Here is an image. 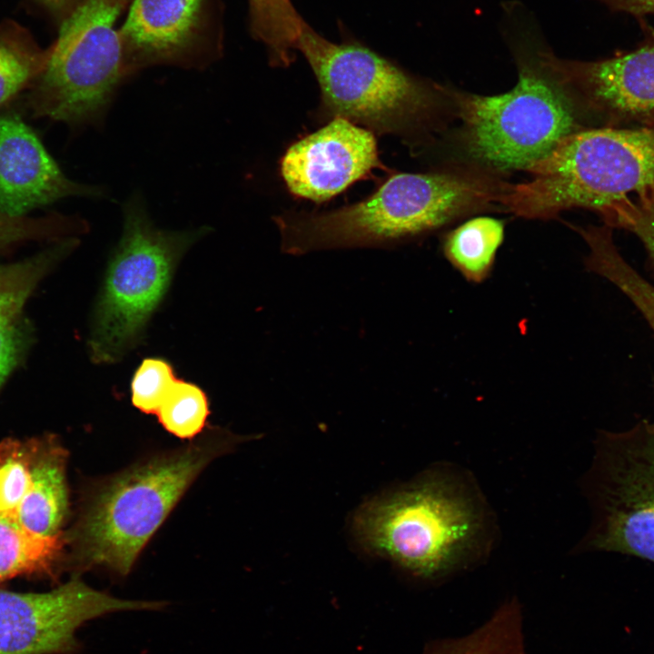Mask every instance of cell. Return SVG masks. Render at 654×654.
I'll return each mask as SVG.
<instances>
[{
	"mask_svg": "<svg viewBox=\"0 0 654 654\" xmlns=\"http://www.w3.org/2000/svg\"><path fill=\"white\" fill-rule=\"evenodd\" d=\"M504 10V36L518 65L515 86L496 95L441 87L461 120L466 155L486 172L526 170L563 137L586 128L534 18L516 2Z\"/></svg>",
	"mask_w": 654,
	"mask_h": 654,
	"instance_id": "obj_1",
	"label": "cell"
},
{
	"mask_svg": "<svg viewBox=\"0 0 654 654\" xmlns=\"http://www.w3.org/2000/svg\"><path fill=\"white\" fill-rule=\"evenodd\" d=\"M253 437L209 428L185 447L110 476L85 494L65 539V563L81 570L101 567L126 576L152 536L215 458Z\"/></svg>",
	"mask_w": 654,
	"mask_h": 654,
	"instance_id": "obj_2",
	"label": "cell"
},
{
	"mask_svg": "<svg viewBox=\"0 0 654 654\" xmlns=\"http://www.w3.org/2000/svg\"><path fill=\"white\" fill-rule=\"evenodd\" d=\"M507 184L485 171L399 173L360 202L328 212L284 213L274 221L287 254L384 247L499 203Z\"/></svg>",
	"mask_w": 654,
	"mask_h": 654,
	"instance_id": "obj_3",
	"label": "cell"
},
{
	"mask_svg": "<svg viewBox=\"0 0 654 654\" xmlns=\"http://www.w3.org/2000/svg\"><path fill=\"white\" fill-rule=\"evenodd\" d=\"M509 183L500 199L527 219H554L584 208L599 215L618 203L654 193V124L583 128L563 137Z\"/></svg>",
	"mask_w": 654,
	"mask_h": 654,
	"instance_id": "obj_4",
	"label": "cell"
},
{
	"mask_svg": "<svg viewBox=\"0 0 654 654\" xmlns=\"http://www.w3.org/2000/svg\"><path fill=\"white\" fill-rule=\"evenodd\" d=\"M352 530L368 552L433 579L467 560L477 546L481 518L457 481L432 474L364 502Z\"/></svg>",
	"mask_w": 654,
	"mask_h": 654,
	"instance_id": "obj_5",
	"label": "cell"
},
{
	"mask_svg": "<svg viewBox=\"0 0 654 654\" xmlns=\"http://www.w3.org/2000/svg\"><path fill=\"white\" fill-rule=\"evenodd\" d=\"M123 215V233L108 263L88 341L90 356L99 364L120 361L140 342L183 256L211 232L209 226L156 227L140 192L124 203Z\"/></svg>",
	"mask_w": 654,
	"mask_h": 654,
	"instance_id": "obj_6",
	"label": "cell"
},
{
	"mask_svg": "<svg viewBox=\"0 0 654 654\" xmlns=\"http://www.w3.org/2000/svg\"><path fill=\"white\" fill-rule=\"evenodd\" d=\"M320 88L318 116L347 119L374 134L409 136L436 108L430 85L358 41L332 42L303 21L297 39Z\"/></svg>",
	"mask_w": 654,
	"mask_h": 654,
	"instance_id": "obj_7",
	"label": "cell"
},
{
	"mask_svg": "<svg viewBox=\"0 0 654 654\" xmlns=\"http://www.w3.org/2000/svg\"><path fill=\"white\" fill-rule=\"evenodd\" d=\"M127 0H82L63 19L35 80L37 115L72 125L101 126L129 76L115 22Z\"/></svg>",
	"mask_w": 654,
	"mask_h": 654,
	"instance_id": "obj_8",
	"label": "cell"
},
{
	"mask_svg": "<svg viewBox=\"0 0 654 654\" xmlns=\"http://www.w3.org/2000/svg\"><path fill=\"white\" fill-rule=\"evenodd\" d=\"M586 481L593 510L584 550L654 563V421L601 431Z\"/></svg>",
	"mask_w": 654,
	"mask_h": 654,
	"instance_id": "obj_9",
	"label": "cell"
},
{
	"mask_svg": "<svg viewBox=\"0 0 654 654\" xmlns=\"http://www.w3.org/2000/svg\"><path fill=\"white\" fill-rule=\"evenodd\" d=\"M164 601L122 600L74 575L42 593L0 590V654H76V630L86 621L122 610H158Z\"/></svg>",
	"mask_w": 654,
	"mask_h": 654,
	"instance_id": "obj_10",
	"label": "cell"
},
{
	"mask_svg": "<svg viewBox=\"0 0 654 654\" xmlns=\"http://www.w3.org/2000/svg\"><path fill=\"white\" fill-rule=\"evenodd\" d=\"M644 38L633 49L596 61L555 56V66L580 109L600 116L605 126L654 124V28L643 24Z\"/></svg>",
	"mask_w": 654,
	"mask_h": 654,
	"instance_id": "obj_11",
	"label": "cell"
},
{
	"mask_svg": "<svg viewBox=\"0 0 654 654\" xmlns=\"http://www.w3.org/2000/svg\"><path fill=\"white\" fill-rule=\"evenodd\" d=\"M386 169L373 132L335 117L292 144L280 163L282 180L293 195L322 203Z\"/></svg>",
	"mask_w": 654,
	"mask_h": 654,
	"instance_id": "obj_12",
	"label": "cell"
},
{
	"mask_svg": "<svg viewBox=\"0 0 654 654\" xmlns=\"http://www.w3.org/2000/svg\"><path fill=\"white\" fill-rule=\"evenodd\" d=\"M207 0H134L118 29L130 75L156 64L202 66Z\"/></svg>",
	"mask_w": 654,
	"mask_h": 654,
	"instance_id": "obj_13",
	"label": "cell"
},
{
	"mask_svg": "<svg viewBox=\"0 0 654 654\" xmlns=\"http://www.w3.org/2000/svg\"><path fill=\"white\" fill-rule=\"evenodd\" d=\"M100 198L105 189L69 180L21 119L0 116V212L24 216L67 196Z\"/></svg>",
	"mask_w": 654,
	"mask_h": 654,
	"instance_id": "obj_14",
	"label": "cell"
},
{
	"mask_svg": "<svg viewBox=\"0 0 654 654\" xmlns=\"http://www.w3.org/2000/svg\"><path fill=\"white\" fill-rule=\"evenodd\" d=\"M31 481L16 520L27 530L44 537L62 534L68 513L67 451L55 436L29 440Z\"/></svg>",
	"mask_w": 654,
	"mask_h": 654,
	"instance_id": "obj_15",
	"label": "cell"
},
{
	"mask_svg": "<svg viewBox=\"0 0 654 654\" xmlns=\"http://www.w3.org/2000/svg\"><path fill=\"white\" fill-rule=\"evenodd\" d=\"M64 532L40 536L16 519L0 515V584L25 575L53 577L64 565Z\"/></svg>",
	"mask_w": 654,
	"mask_h": 654,
	"instance_id": "obj_16",
	"label": "cell"
},
{
	"mask_svg": "<svg viewBox=\"0 0 654 654\" xmlns=\"http://www.w3.org/2000/svg\"><path fill=\"white\" fill-rule=\"evenodd\" d=\"M422 654H527L520 602L507 600L467 635L428 642Z\"/></svg>",
	"mask_w": 654,
	"mask_h": 654,
	"instance_id": "obj_17",
	"label": "cell"
},
{
	"mask_svg": "<svg viewBox=\"0 0 654 654\" xmlns=\"http://www.w3.org/2000/svg\"><path fill=\"white\" fill-rule=\"evenodd\" d=\"M589 247L586 268L615 285L639 310L654 331V286L621 255L613 240V231L593 227L583 236Z\"/></svg>",
	"mask_w": 654,
	"mask_h": 654,
	"instance_id": "obj_18",
	"label": "cell"
},
{
	"mask_svg": "<svg viewBox=\"0 0 654 654\" xmlns=\"http://www.w3.org/2000/svg\"><path fill=\"white\" fill-rule=\"evenodd\" d=\"M503 221L480 216L450 231L443 239V254L469 282L480 283L490 274L504 239Z\"/></svg>",
	"mask_w": 654,
	"mask_h": 654,
	"instance_id": "obj_19",
	"label": "cell"
},
{
	"mask_svg": "<svg viewBox=\"0 0 654 654\" xmlns=\"http://www.w3.org/2000/svg\"><path fill=\"white\" fill-rule=\"evenodd\" d=\"M248 4L252 34L265 45L270 64L290 65L303 22L291 0H248Z\"/></svg>",
	"mask_w": 654,
	"mask_h": 654,
	"instance_id": "obj_20",
	"label": "cell"
},
{
	"mask_svg": "<svg viewBox=\"0 0 654 654\" xmlns=\"http://www.w3.org/2000/svg\"><path fill=\"white\" fill-rule=\"evenodd\" d=\"M46 62L29 32L13 21L0 24V105L35 81Z\"/></svg>",
	"mask_w": 654,
	"mask_h": 654,
	"instance_id": "obj_21",
	"label": "cell"
},
{
	"mask_svg": "<svg viewBox=\"0 0 654 654\" xmlns=\"http://www.w3.org/2000/svg\"><path fill=\"white\" fill-rule=\"evenodd\" d=\"M69 238L28 260L0 265V318L18 317L26 300L48 270L77 244Z\"/></svg>",
	"mask_w": 654,
	"mask_h": 654,
	"instance_id": "obj_22",
	"label": "cell"
},
{
	"mask_svg": "<svg viewBox=\"0 0 654 654\" xmlns=\"http://www.w3.org/2000/svg\"><path fill=\"white\" fill-rule=\"evenodd\" d=\"M155 415L169 433L192 440L203 431L210 415L208 397L197 384L178 379Z\"/></svg>",
	"mask_w": 654,
	"mask_h": 654,
	"instance_id": "obj_23",
	"label": "cell"
},
{
	"mask_svg": "<svg viewBox=\"0 0 654 654\" xmlns=\"http://www.w3.org/2000/svg\"><path fill=\"white\" fill-rule=\"evenodd\" d=\"M31 481L29 440L0 442V515L16 519Z\"/></svg>",
	"mask_w": 654,
	"mask_h": 654,
	"instance_id": "obj_24",
	"label": "cell"
},
{
	"mask_svg": "<svg viewBox=\"0 0 654 654\" xmlns=\"http://www.w3.org/2000/svg\"><path fill=\"white\" fill-rule=\"evenodd\" d=\"M178 380L173 366L162 357L144 358L133 374L131 401L145 414H156Z\"/></svg>",
	"mask_w": 654,
	"mask_h": 654,
	"instance_id": "obj_25",
	"label": "cell"
},
{
	"mask_svg": "<svg viewBox=\"0 0 654 654\" xmlns=\"http://www.w3.org/2000/svg\"><path fill=\"white\" fill-rule=\"evenodd\" d=\"M87 229L86 222L80 218L56 215L34 219L11 216L0 212V248L25 240L84 233Z\"/></svg>",
	"mask_w": 654,
	"mask_h": 654,
	"instance_id": "obj_26",
	"label": "cell"
},
{
	"mask_svg": "<svg viewBox=\"0 0 654 654\" xmlns=\"http://www.w3.org/2000/svg\"><path fill=\"white\" fill-rule=\"evenodd\" d=\"M600 216L612 229L620 228L636 235L654 269V193L621 201Z\"/></svg>",
	"mask_w": 654,
	"mask_h": 654,
	"instance_id": "obj_27",
	"label": "cell"
},
{
	"mask_svg": "<svg viewBox=\"0 0 654 654\" xmlns=\"http://www.w3.org/2000/svg\"><path fill=\"white\" fill-rule=\"evenodd\" d=\"M17 317L0 318V386L15 366L22 349Z\"/></svg>",
	"mask_w": 654,
	"mask_h": 654,
	"instance_id": "obj_28",
	"label": "cell"
},
{
	"mask_svg": "<svg viewBox=\"0 0 654 654\" xmlns=\"http://www.w3.org/2000/svg\"><path fill=\"white\" fill-rule=\"evenodd\" d=\"M612 11L625 12L639 18L654 15V0H595Z\"/></svg>",
	"mask_w": 654,
	"mask_h": 654,
	"instance_id": "obj_29",
	"label": "cell"
},
{
	"mask_svg": "<svg viewBox=\"0 0 654 654\" xmlns=\"http://www.w3.org/2000/svg\"><path fill=\"white\" fill-rule=\"evenodd\" d=\"M54 16L64 19L82 0H32Z\"/></svg>",
	"mask_w": 654,
	"mask_h": 654,
	"instance_id": "obj_30",
	"label": "cell"
}]
</instances>
